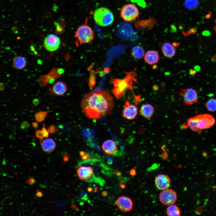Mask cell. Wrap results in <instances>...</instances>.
<instances>
[{
  "mask_svg": "<svg viewBox=\"0 0 216 216\" xmlns=\"http://www.w3.org/2000/svg\"><path fill=\"white\" fill-rule=\"evenodd\" d=\"M80 153L81 155L82 156L85 153L83 151H81L80 152Z\"/></svg>",
  "mask_w": 216,
  "mask_h": 216,
  "instance_id": "ab89813d",
  "label": "cell"
},
{
  "mask_svg": "<svg viewBox=\"0 0 216 216\" xmlns=\"http://www.w3.org/2000/svg\"><path fill=\"white\" fill-rule=\"evenodd\" d=\"M159 198L162 204L169 206L176 202L177 198V194L173 190L168 188L162 190L159 194Z\"/></svg>",
  "mask_w": 216,
  "mask_h": 216,
  "instance_id": "ba28073f",
  "label": "cell"
},
{
  "mask_svg": "<svg viewBox=\"0 0 216 216\" xmlns=\"http://www.w3.org/2000/svg\"><path fill=\"white\" fill-rule=\"evenodd\" d=\"M50 112V110L40 111L36 113L34 115L35 120L38 122H43L46 118L47 114Z\"/></svg>",
  "mask_w": 216,
  "mask_h": 216,
  "instance_id": "603a6c76",
  "label": "cell"
},
{
  "mask_svg": "<svg viewBox=\"0 0 216 216\" xmlns=\"http://www.w3.org/2000/svg\"><path fill=\"white\" fill-rule=\"evenodd\" d=\"M154 183L157 189L163 190L169 188L170 186L171 180L167 175L160 174L155 177Z\"/></svg>",
  "mask_w": 216,
  "mask_h": 216,
  "instance_id": "8fae6325",
  "label": "cell"
},
{
  "mask_svg": "<svg viewBox=\"0 0 216 216\" xmlns=\"http://www.w3.org/2000/svg\"><path fill=\"white\" fill-rule=\"evenodd\" d=\"M114 106L113 97L104 89L85 94L81 103L82 112L87 117L93 119H98L108 115Z\"/></svg>",
  "mask_w": 216,
  "mask_h": 216,
  "instance_id": "6da1fadb",
  "label": "cell"
},
{
  "mask_svg": "<svg viewBox=\"0 0 216 216\" xmlns=\"http://www.w3.org/2000/svg\"><path fill=\"white\" fill-rule=\"evenodd\" d=\"M138 109L136 106L133 104H130L127 101L125 102V106L122 110V116L128 120L134 119L136 116Z\"/></svg>",
  "mask_w": 216,
  "mask_h": 216,
  "instance_id": "7c38bea8",
  "label": "cell"
},
{
  "mask_svg": "<svg viewBox=\"0 0 216 216\" xmlns=\"http://www.w3.org/2000/svg\"><path fill=\"white\" fill-rule=\"evenodd\" d=\"M154 110V108L152 105L150 104H145L141 106L140 112L143 117L149 119L153 116Z\"/></svg>",
  "mask_w": 216,
  "mask_h": 216,
  "instance_id": "ac0fdd59",
  "label": "cell"
},
{
  "mask_svg": "<svg viewBox=\"0 0 216 216\" xmlns=\"http://www.w3.org/2000/svg\"><path fill=\"white\" fill-rule=\"evenodd\" d=\"M215 119L208 114H199L189 118L187 121L188 126L193 131L200 134L202 130L208 129L215 124Z\"/></svg>",
  "mask_w": 216,
  "mask_h": 216,
  "instance_id": "3957f363",
  "label": "cell"
},
{
  "mask_svg": "<svg viewBox=\"0 0 216 216\" xmlns=\"http://www.w3.org/2000/svg\"><path fill=\"white\" fill-rule=\"evenodd\" d=\"M93 170L92 167L89 166H80L77 170V175L79 178L86 180L91 177Z\"/></svg>",
  "mask_w": 216,
  "mask_h": 216,
  "instance_id": "5bb4252c",
  "label": "cell"
},
{
  "mask_svg": "<svg viewBox=\"0 0 216 216\" xmlns=\"http://www.w3.org/2000/svg\"><path fill=\"white\" fill-rule=\"evenodd\" d=\"M144 59L146 63L150 65L157 63L159 59L158 51L154 50L147 51L144 55Z\"/></svg>",
  "mask_w": 216,
  "mask_h": 216,
  "instance_id": "2e32d148",
  "label": "cell"
},
{
  "mask_svg": "<svg viewBox=\"0 0 216 216\" xmlns=\"http://www.w3.org/2000/svg\"><path fill=\"white\" fill-rule=\"evenodd\" d=\"M47 130L49 133L54 134L59 131V128L58 126L52 124L49 126Z\"/></svg>",
  "mask_w": 216,
  "mask_h": 216,
  "instance_id": "484cf974",
  "label": "cell"
},
{
  "mask_svg": "<svg viewBox=\"0 0 216 216\" xmlns=\"http://www.w3.org/2000/svg\"><path fill=\"white\" fill-rule=\"evenodd\" d=\"M34 179L33 178H29L27 182L29 184H32L34 182Z\"/></svg>",
  "mask_w": 216,
  "mask_h": 216,
  "instance_id": "e575fe53",
  "label": "cell"
},
{
  "mask_svg": "<svg viewBox=\"0 0 216 216\" xmlns=\"http://www.w3.org/2000/svg\"><path fill=\"white\" fill-rule=\"evenodd\" d=\"M139 14L137 8L134 4H128L124 5L122 8L120 15L125 21L131 22L136 19Z\"/></svg>",
  "mask_w": 216,
  "mask_h": 216,
  "instance_id": "8992f818",
  "label": "cell"
},
{
  "mask_svg": "<svg viewBox=\"0 0 216 216\" xmlns=\"http://www.w3.org/2000/svg\"><path fill=\"white\" fill-rule=\"evenodd\" d=\"M125 74V77L123 79L112 78L110 80V82L114 86L112 92L118 99L124 95L127 89L133 93V83L136 81V74L133 71L127 72Z\"/></svg>",
  "mask_w": 216,
  "mask_h": 216,
  "instance_id": "7a4b0ae2",
  "label": "cell"
},
{
  "mask_svg": "<svg viewBox=\"0 0 216 216\" xmlns=\"http://www.w3.org/2000/svg\"><path fill=\"white\" fill-rule=\"evenodd\" d=\"M93 17L96 24L101 26L110 25L114 20L112 12L108 9L104 7H100L96 9L94 12Z\"/></svg>",
  "mask_w": 216,
  "mask_h": 216,
  "instance_id": "277c9868",
  "label": "cell"
},
{
  "mask_svg": "<svg viewBox=\"0 0 216 216\" xmlns=\"http://www.w3.org/2000/svg\"><path fill=\"white\" fill-rule=\"evenodd\" d=\"M36 195L38 197H40L42 196V194L41 192L38 191Z\"/></svg>",
  "mask_w": 216,
  "mask_h": 216,
  "instance_id": "d590c367",
  "label": "cell"
},
{
  "mask_svg": "<svg viewBox=\"0 0 216 216\" xmlns=\"http://www.w3.org/2000/svg\"><path fill=\"white\" fill-rule=\"evenodd\" d=\"M116 205L121 211L126 212L130 211L132 209L133 203L129 197L122 196L117 199Z\"/></svg>",
  "mask_w": 216,
  "mask_h": 216,
  "instance_id": "30bf717a",
  "label": "cell"
},
{
  "mask_svg": "<svg viewBox=\"0 0 216 216\" xmlns=\"http://www.w3.org/2000/svg\"><path fill=\"white\" fill-rule=\"evenodd\" d=\"M40 143L43 151L46 153L52 152L56 147V143L55 141L50 138H47L44 140H41Z\"/></svg>",
  "mask_w": 216,
  "mask_h": 216,
  "instance_id": "9a60e30c",
  "label": "cell"
},
{
  "mask_svg": "<svg viewBox=\"0 0 216 216\" xmlns=\"http://www.w3.org/2000/svg\"><path fill=\"white\" fill-rule=\"evenodd\" d=\"M67 159H68V158L67 156H65L64 157V160L65 161V160H67Z\"/></svg>",
  "mask_w": 216,
  "mask_h": 216,
  "instance_id": "b9f144b4",
  "label": "cell"
},
{
  "mask_svg": "<svg viewBox=\"0 0 216 216\" xmlns=\"http://www.w3.org/2000/svg\"><path fill=\"white\" fill-rule=\"evenodd\" d=\"M194 69L196 71H199L200 69V67L198 66H196L194 68Z\"/></svg>",
  "mask_w": 216,
  "mask_h": 216,
  "instance_id": "74e56055",
  "label": "cell"
},
{
  "mask_svg": "<svg viewBox=\"0 0 216 216\" xmlns=\"http://www.w3.org/2000/svg\"><path fill=\"white\" fill-rule=\"evenodd\" d=\"M189 73L192 75H195L196 73V71L195 69H191L190 70Z\"/></svg>",
  "mask_w": 216,
  "mask_h": 216,
  "instance_id": "836d02e7",
  "label": "cell"
},
{
  "mask_svg": "<svg viewBox=\"0 0 216 216\" xmlns=\"http://www.w3.org/2000/svg\"><path fill=\"white\" fill-rule=\"evenodd\" d=\"M131 53L132 56L136 59L141 58L145 55L143 48L140 45H136L133 47Z\"/></svg>",
  "mask_w": 216,
  "mask_h": 216,
  "instance_id": "44dd1931",
  "label": "cell"
},
{
  "mask_svg": "<svg viewBox=\"0 0 216 216\" xmlns=\"http://www.w3.org/2000/svg\"><path fill=\"white\" fill-rule=\"evenodd\" d=\"M27 60L26 58L22 56H18L15 57L13 61L14 67L18 70H21L26 66Z\"/></svg>",
  "mask_w": 216,
  "mask_h": 216,
  "instance_id": "ffe728a7",
  "label": "cell"
},
{
  "mask_svg": "<svg viewBox=\"0 0 216 216\" xmlns=\"http://www.w3.org/2000/svg\"><path fill=\"white\" fill-rule=\"evenodd\" d=\"M130 174L132 176H134L136 175V170L134 169H131L130 172Z\"/></svg>",
  "mask_w": 216,
  "mask_h": 216,
  "instance_id": "1f68e13d",
  "label": "cell"
},
{
  "mask_svg": "<svg viewBox=\"0 0 216 216\" xmlns=\"http://www.w3.org/2000/svg\"><path fill=\"white\" fill-rule=\"evenodd\" d=\"M44 133L45 137L48 138L49 136V133L47 129H46L45 124H43L41 130Z\"/></svg>",
  "mask_w": 216,
  "mask_h": 216,
  "instance_id": "83f0119b",
  "label": "cell"
},
{
  "mask_svg": "<svg viewBox=\"0 0 216 216\" xmlns=\"http://www.w3.org/2000/svg\"><path fill=\"white\" fill-rule=\"evenodd\" d=\"M102 195L103 196L105 197L107 195V193L106 191H104L102 193Z\"/></svg>",
  "mask_w": 216,
  "mask_h": 216,
  "instance_id": "8d00e7d4",
  "label": "cell"
},
{
  "mask_svg": "<svg viewBox=\"0 0 216 216\" xmlns=\"http://www.w3.org/2000/svg\"><path fill=\"white\" fill-rule=\"evenodd\" d=\"M60 40L56 35L51 34L48 35L44 39L43 46L45 48L50 52L57 50L60 46Z\"/></svg>",
  "mask_w": 216,
  "mask_h": 216,
  "instance_id": "9c48e42d",
  "label": "cell"
},
{
  "mask_svg": "<svg viewBox=\"0 0 216 216\" xmlns=\"http://www.w3.org/2000/svg\"><path fill=\"white\" fill-rule=\"evenodd\" d=\"M90 157L89 154L88 153H85L82 156V158L83 160H86L88 159Z\"/></svg>",
  "mask_w": 216,
  "mask_h": 216,
  "instance_id": "f1b7e54d",
  "label": "cell"
},
{
  "mask_svg": "<svg viewBox=\"0 0 216 216\" xmlns=\"http://www.w3.org/2000/svg\"><path fill=\"white\" fill-rule=\"evenodd\" d=\"M31 124L33 128H38V124L36 122H32Z\"/></svg>",
  "mask_w": 216,
  "mask_h": 216,
  "instance_id": "d6a6232c",
  "label": "cell"
},
{
  "mask_svg": "<svg viewBox=\"0 0 216 216\" xmlns=\"http://www.w3.org/2000/svg\"><path fill=\"white\" fill-rule=\"evenodd\" d=\"M32 103L34 106H37L39 103V101L38 99H34L33 100Z\"/></svg>",
  "mask_w": 216,
  "mask_h": 216,
  "instance_id": "4dcf8cb0",
  "label": "cell"
},
{
  "mask_svg": "<svg viewBox=\"0 0 216 216\" xmlns=\"http://www.w3.org/2000/svg\"><path fill=\"white\" fill-rule=\"evenodd\" d=\"M184 3L185 8L189 10L194 9L199 5L197 0H185Z\"/></svg>",
  "mask_w": 216,
  "mask_h": 216,
  "instance_id": "d4e9b609",
  "label": "cell"
},
{
  "mask_svg": "<svg viewBox=\"0 0 216 216\" xmlns=\"http://www.w3.org/2000/svg\"><path fill=\"white\" fill-rule=\"evenodd\" d=\"M29 123L27 122H25L22 123V127L24 128H26L29 127Z\"/></svg>",
  "mask_w": 216,
  "mask_h": 216,
  "instance_id": "f546056e",
  "label": "cell"
},
{
  "mask_svg": "<svg viewBox=\"0 0 216 216\" xmlns=\"http://www.w3.org/2000/svg\"><path fill=\"white\" fill-rule=\"evenodd\" d=\"M206 106L209 111L213 112L216 110V99L212 98L209 99L206 103Z\"/></svg>",
  "mask_w": 216,
  "mask_h": 216,
  "instance_id": "cb8c5ba5",
  "label": "cell"
},
{
  "mask_svg": "<svg viewBox=\"0 0 216 216\" xmlns=\"http://www.w3.org/2000/svg\"><path fill=\"white\" fill-rule=\"evenodd\" d=\"M179 94L187 105H191L199 103V97L196 91L193 87L180 90Z\"/></svg>",
  "mask_w": 216,
  "mask_h": 216,
  "instance_id": "52a82bcc",
  "label": "cell"
},
{
  "mask_svg": "<svg viewBox=\"0 0 216 216\" xmlns=\"http://www.w3.org/2000/svg\"><path fill=\"white\" fill-rule=\"evenodd\" d=\"M68 87L65 83L62 81H58L53 85L50 89L51 93L58 96L63 95L67 91Z\"/></svg>",
  "mask_w": 216,
  "mask_h": 216,
  "instance_id": "4fadbf2b",
  "label": "cell"
},
{
  "mask_svg": "<svg viewBox=\"0 0 216 216\" xmlns=\"http://www.w3.org/2000/svg\"><path fill=\"white\" fill-rule=\"evenodd\" d=\"M162 53L166 57L170 58L173 57L176 52L175 47L168 42L163 44L161 48Z\"/></svg>",
  "mask_w": 216,
  "mask_h": 216,
  "instance_id": "d6986e66",
  "label": "cell"
},
{
  "mask_svg": "<svg viewBox=\"0 0 216 216\" xmlns=\"http://www.w3.org/2000/svg\"><path fill=\"white\" fill-rule=\"evenodd\" d=\"M35 136L37 138L41 140L45 138L42 130H37L35 133Z\"/></svg>",
  "mask_w": 216,
  "mask_h": 216,
  "instance_id": "4316f807",
  "label": "cell"
},
{
  "mask_svg": "<svg viewBox=\"0 0 216 216\" xmlns=\"http://www.w3.org/2000/svg\"><path fill=\"white\" fill-rule=\"evenodd\" d=\"M92 188H88L87 189V190L88 192H91V191H92Z\"/></svg>",
  "mask_w": 216,
  "mask_h": 216,
  "instance_id": "60d3db41",
  "label": "cell"
},
{
  "mask_svg": "<svg viewBox=\"0 0 216 216\" xmlns=\"http://www.w3.org/2000/svg\"><path fill=\"white\" fill-rule=\"evenodd\" d=\"M166 214L169 216H180L181 213L179 207L173 204L168 206L166 209Z\"/></svg>",
  "mask_w": 216,
  "mask_h": 216,
  "instance_id": "7402d4cb",
  "label": "cell"
},
{
  "mask_svg": "<svg viewBox=\"0 0 216 216\" xmlns=\"http://www.w3.org/2000/svg\"><path fill=\"white\" fill-rule=\"evenodd\" d=\"M102 148L103 151L106 154H113L117 149L116 144L112 140H108L105 141L102 144Z\"/></svg>",
  "mask_w": 216,
  "mask_h": 216,
  "instance_id": "e0dca14e",
  "label": "cell"
},
{
  "mask_svg": "<svg viewBox=\"0 0 216 216\" xmlns=\"http://www.w3.org/2000/svg\"><path fill=\"white\" fill-rule=\"evenodd\" d=\"M94 33L92 28L86 24L80 26L75 32L74 37L81 44H88L94 39Z\"/></svg>",
  "mask_w": 216,
  "mask_h": 216,
  "instance_id": "5b68a950",
  "label": "cell"
},
{
  "mask_svg": "<svg viewBox=\"0 0 216 216\" xmlns=\"http://www.w3.org/2000/svg\"><path fill=\"white\" fill-rule=\"evenodd\" d=\"M120 186L121 188L124 189L125 188V185L123 184H120Z\"/></svg>",
  "mask_w": 216,
  "mask_h": 216,
  "instance_id": "f35d334b",
  "label": "cell"
}]
</instances>
